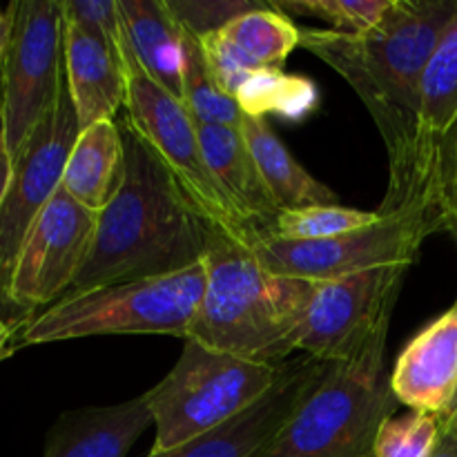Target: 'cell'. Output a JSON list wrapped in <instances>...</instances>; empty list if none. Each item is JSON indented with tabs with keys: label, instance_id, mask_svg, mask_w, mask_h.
<instances>
[{
	"label": "cell",
	"instance_id": "obj_16",
	"mask_svg": "<svg viewBox=\"0 0 457 457\" xmlns=\"http://www.w3.org/2000/svg\"><path fill=\"white\" fill-rule=\"evenodd\" d=\"M150 424L145 393L114 406L67 411L49 428L43 457H128Z\"/></svg>",
	"mask_w": 457,
	"mask_h": 457
},
{
	"label": "cell",
	"instance_id": "obj_21",
	"mask_svg": "<svg viewBox=\"0 0 457 457\" xmlns=\"http://www.w3.org/2000/svg\"><path fill=\"white\" fill-rule=\"evenodd\" d=\"M230 96L245 116L266 119L268 114H275L293 123L308 119L320 105V92L311 79L268 67L245 71Z\"/></svg>",
	"mask_w": 457,
	"mask_h": 457
},
{
	"label": "cell",
	"instance_id": "obj_31",
	"mask_svg": "<svg viewBox=\"0 0 457 457\" xmlns=\"http://www.w3.org/2000/svg\"><path fill=\"white\" fill-rule=\"evenodd\" d=\"M13 156L9 152L7 141H4V129H3V119H0V205H3L4 196H7L9 186H12V179H13Z\"/></svg>",
	"mask_w": 457,
	"mask_h": 457
},
{
	"label": "cell",
	"instance_id": "obj_28",
	"mask_svg": "<svg viewBox=\"0 0 457 457\" xmlns=\"http://www.w3.org/2000/svg\"><path fill=\"white\" fill-rule=\"evenodd\" d=\"M170 9L174 16L179 18L187 31L195 36L212 34V31L223 29L230 21L237 16L253 9L262 7L266 3H257V0H212V3H183V0H168Z\"/></svg>",
	"mask_w": 457,
	"mask_h": 457
},
{
	"label": "cell",
	"instance_id": "obj_19",
	"mask_svg": "<svg viewBox=\"0 0 457 457\" xmlns=\"http://www.w3.org/2000/svg\"><path fill=\"white\" fill-rule=\"evenodd\" d=\"M125 179V147L114 120L80 129L67 156L61 186L92 212H103Z\"/></svg>",
	"mask_w": 457,
	"mask_h": 457
},
{
	"label": "cell",
	"instance_id": "obj_15",
	"mask_svg": "<svg viewBox=\"0 0 457 457\" xmlns=\"http://www.w3.org/2000/svg\"><path fill=\"white\" fill-rule=\"evenodd\" d=\"M62 54L67 89L74 103L79 128L85 129L103 120H114L119 107L125 105L128 92V76L119 45L65 18Z\"/></svg>",
	"mask_w": 457,
	"mask_h": 457
},
{
	"label": "cell",
	"instance_id": "obj_2",
	"mask_svg": "<svg viewBox=\"0 0 457 457\" xmlns=\"http://www.w3.org/2000/svg\"><path fill=\"white\" fill-rule=\"evenodd\" d=\"M120 137L123 186L98 212L87 262L67 295L172 275L201 263L208 253L212 230L165 165L128 123L120 128Z\"/></svg>",
	"mask_w": 457,
	"mask_h": 457
},
{
	"label": "cell",
	"instance_id": "obj_36",
	"mask_svg": "<svg viewBox=\"0 0 457 457\" xmlns=\"http://www.w3.org/2000/svg\"><path fill=\"white\" fill-rule=\"evenodd\" d=\"M147 457H179V453H177V451H170V453H152V451H150Z\"/></svg>",
	"mask_w": 457,
	"mask_h": 457
},
{
	"label": "cell",
	"instance_id": "obj_12",
	"mask_svg": "<svg viewBox=\"0 0 457 457\" xmlns=\"http://www.w3.org/2000/svg\"><path fill=\"white\" fill-rule=\"evenodd\" d=\"M98 214L58 187L31 226L9 284V306L22 324L54 306L87 262Z\"/></svg>",
	"mask_w": 457,
	"mask_h": 457
},
{
	"label": "cell",
	"instance_id": "obj_17",
	"mask_svg": "<svg viewBox=\"0 0 457 457\" xmlns=\"http://www.w3.org/2000/svg\"><path fill=\"white\" fill-rule=\"evenodd\" d=\"M201 150L210 172L244 221L257 235H266L281 210L272 201L241 128L226 125H196Z\"/></svg>",
	"mask_w": 457,
	"mask_h": 457
},
{
	"label": "cell",
	"instance_id": "obj_8",
	"mask_svg": "<svg viewBox=\"0 0 457 457\" xmlns=\"http://www.w3.org/2000/svg\"><path fill=\"white\" fill-rule=\"evenodd\" d=\"M449 232L445 212L428 205L382 214L378 223L320 241H290L254 235L250 250L268 270L308 281H333L382 266H413L422 244Z\"/></svg>",
	"mask_w": 457,
	"mask_h": 457
},
{
	"label": "cell",
	"instance_id": "obj_5",
	"mask_svg": "<svg viewBox=\"0 0 457 457\" xmlns=\"http://www.w3.org/2000/svg\"><path fill=\"white\" fill-rule=\"evenodd\" d=\"M386 337L330 366L266 457H369L379 427L397 406L384 361Z\"/></svg>",
	"mask_w": 457,
	"mask_h": 457
},
{
	"label": "cell",
	"instance_id": "obj_27",
	"mask_svg": "<svg viewBox=\"0 0 457 457\" xmlns=\"http://www.w3.org/2000/svg\"><path fill=\"white\" fill-rule=\"evenodd\" d=\"M440 436V418L411 411L400 418H388L379 427L369 457H431Z\"/></svg>",
	"mask_w": 457,
	"mask_h": 457
},
{
	"label": "cell",
	"instance_id": "obj_14",
	"mask_svg": "<svg viewBox=\"0 0 457 457\" xmlns=\"http://www.w3.org/2000/svg\"><path fill=\"white\" fill-rule=\"evenodd\" d=\"M391 391L411 411L446 418L457 395V303L406 344L391 370Z\"/></svg>",
	"mask_w": 457,
	"mask_h": 457
},
{
	"label": "cell",
	"instance_id": "obj_24",
	"mask_svg": "<svg viewBox=\"0 0 457 457\" xmlns=\"http://www.w3.org/2000/svg\"><path fill=\"white\" fill-rule=\"evenodd\" d=\"M183 103L196 125L241 128L244 112L217 83L205 61L199 36L186 29V70H183Z\"/></svg>",
	"mask_w": 457,
	"mask_h": 457
},
{
	"label": "cell",
	"instance_id": "obj_20",
	"mask_svg": "<svg viewBox=\"0 0 457 457\" xmlns=\"http://www.w3.org/2000/svg\"><path fill=\"white\" fill-rule=\"evenodd\" d=\"M241 134L277 208L303 210L339 204V196L328 186L317 181L302 163H297L266 119L244 114Z\"/></svg>",
	"mask_w": 457,
	"mask_h": 457
},
{
	"label": "cell",
	"instance_id": "obj_6",
	"mask_svg": "<svg viewBox=\"0 0 457 457\" xmlns=\"http://www.w3.org/2000/svg\"><path fill=\"white\" fill-rule=\"evenodd\" d=\"M281 369L186 339L172 370L145 393L156 427L152 453L177 451L226 424L262 397Z\"/></svg>",
	"mask_w": 457,
	"mask_h": 457
},
{
	"label": "cell",
	"instance_id": "obj_1",
	"mask_svg": "<svg viewBox=\"0 0 457 457\" xmlns=\"http://www.w3.org/2000/svg\"><path fill=\"white\" fill-rule=\"evenodd\" d=\"M457 0H395L378 27L360 34L302 27V45L333 67L366 105L388 156L379 214L428 205L449 219L442 147L422 125V80Z\"/></svg>",
	"mask_w": 457,
	"mask_h": 457
},
{
	"label": "cell",
	"instance_id": "obj_33",
	"mask_svg": "<svg viewBox=\"0 0 457 457\" xmlns=\"http://www.w3.org/2000/svg\"><path fill=\"white\" fill-rule=\"evenodd\" d=\"M12 22H13V4L9 3L7 7H0V70H3L9 34H12Z\"/></svg>",
	"mask_w": 457,
	"mask_h": 457
},
{
	"label": "cell",
	"instance_id": "obj_22",
	"mask_svg": "<svg viewBox=\"0 0 457 457\" xmlns=\"http://www.w3.org/2000/svg\"><path fill=\"white\" fill-rule=\"evenodd\" d=\"M219 36L235 49L237 56L250 67L281 70L302 40V27L286 13L277 12L272 3L245 12L228 22Z\"/></svg>",
	"mask_w": 457,
	"mask_h": 457
},
{
	"label": "cell",
	"instance_id": "obj_26",
	"mask_svg": "<svg viewBox=\"0 0 457 457\" xmlns=\"http://www.w3.org/2000/svg\"><path fill=\"white\" fill-rule=\"evenodd\" d=\"M395 0H277L272 7L286 16L321 18L335 31H369L391 12Z\"/></svg>",
	"mask_w": 457,
	"mask_h": 457
},
{
	"label": "cell",
	"instance_id": "obj_25",
	"mask_svg": "<svg viewBox=\"0 0 457 457\" xmlns=\"http://www.w3.org/2000/svg\"><path fill=\"white\" fill-rule=\"evenodd\" d=\"M379 219H382V214L378 210L369 212V210L344 208L342 204L317 205V208L303 210H281V214L263 237L290 241L333 239V237L373 226Z\"/></svg>",
	"mask_w": 457,
	"mask_h": 457
},
{
	"label": "cell",
	"instance_id": "obj_9",
	"mask_svg": "<svg viewBox=\"0 0 457 457\" xmlns=\"http://www.w3.org/2000/svg\"><path fill=\"white\" fill-rule=\"evenodd\" d=\"M13 22L0 70V119L13 161L65 83L62 0H13Z\"/></svg>",
	"mask_w": 457,
	"mask_h": 457
},
{
	"label": "cell",
	"instance_id": "obj_7",
	"mask_svg": "<svg viewBox=\"0 0 457 457\" xmlns=\"http://www.w3.org/2000/svg\"><path fill=\"white\" fill-rule=\"evenodd\" d=\"M123 58L128 92H125V123L138 134L141 141L165 165L170 177L177 181L192 208L199 212L217 235L230 237L237 244H253L257 232L244 221L235 205L228 201L217 179L210 172L201 150L199 129L187 112L183 98L174 96L159 80L152 79L138 62L128 38L119 45Z\"/></svg>",
	"mask_w": 457,
	"mask_h": 457
},
{
	"label": "cell",
	"instance_id": "obj_18",
	"mask_svg": "<svg viewBox=\"0 0 457 457\" xmlns=\"http://www.w3.org/2000/svg\"><path fill=\"white\" fill-rule=\"evenodd\" d=\"M125 38L147 74L181 98L186 27L168 0H119Z\"/></svg>",
	"mask_w": 457,
	"mask_h": 457
},
{
	"label": "cell",
	"instance_id": "obj_4",
	"mask_svg": "<svg viewBox=\"0 0 457 457\" xmlns=\"http://www.w3.org/2000/svg\"><path fill=\"white\" fill-rule=\"evenodd\" d=\"M205 290V263L181 272L67 295L31 317L16 348L101 335H174L187 339Z\"/></svg>",
	"mask_w": 457,
	"mask_h": 457
},
{
	"label": "cell",
	"instance_id": "obj_11",
	"mask_svg": "<svg viewBox=\"0 0 457 457\" xmlns=\"http://www.w3.org/2000/svg\"><path fill=\"white\" fill-rule=\"evenodd\" d=\"M409 266H382L320 281L308 308L297 351L342 364L388 335L391 315Z\"/></svg>",
	"mask_w": 457,
	"mask_h": 457
},
{
	"label": "cell",
	"instance_id": "obj_34",
	"mask_svg": "<svg viewBox=\"0 0 457 457\" xmlns=\"http://www.w3.org/2000/svg\"><path fill=\"white\" fill-rule=\"evenodd\" d=\"M431 457H457V437L442 431L440 442L436 446V453Z\"/></svg>",
	"mask_w": 457,
	"mask_h": 457
},
{
	"label": "cell",
	"instance_id": "obj_23",
	"mask_svg": "<svg viewBox=\"0 0 457 457\" xmlns=\"http://www.w3.org/2000/svg\"><path fill=\"white\" fill-rule=\"evenodd\" d=\"M422 125L442 147L457 128V12L442 34L422 80Z\"/></svg>",
	"mask_w": 457,
	"mask_h": 457
},
{
	"label": "cell",
	"instance_id": "obj_3",
	"mask_svg": "<svg viewBox=\"0 0 457 457\" xmlns=\"http://www.w3.org/2000/svg\"><path fill=\"white\" fill-rule=\"evenodd\" d=\"M205 290L187 339L250 361L284 364L297 351L317 281L268 270L230 237L210 235Z\"/></svg>",
	"mask_w": 457,
	"mask_h": 457
},
{
	"label": "cell",
	"instance_id": "obj_13",
	"mask_svg": "<svg viewBox=\"0 0 457 457\" xmlns=\"http://www.w3.org/2000/svg\"><path fill=\"white\" fill-rule=\"evenodd\" d=\"M330 366L312 357L286 360L277 382L262 397L219 428L177 449L179 457H266Z\"/></svg>",
	"mask_w": 457,
	"mask_h": 457
},
{
	"label": "cell",
	"instance_id": "obj_10",
	"mask_svg": "<svg viewBox=\"0 0 457 457\" xmlns=\"http://www.w3.org/2000/svg\"><path fill=\"white\" fill-rule=\"evenodd\" d=\"M79 132V119L65 80L52 110L13 161L12 186L0 205V315L7 320L18 321L9 306V284L16 259L34 221L61 187L62 170Z\"/></svg>",
	"mask_w": 457,
	"mask_h": 457
},
{
	"label": "cell",
	"instance_id": "obj_30",
	"mask_svg": "<svg viewBox=\"0 0 457 457\" xmlns=\"http://www.w3.org/2000/svg\"><path fill=\"white\" fill-rule=\"evenodd\" d=\"M442 154L446 163V186H449L451 235L457 239V128L442 138Z\"/></svg>",
	"mask_w": 457,
	"mask_h": 457
},
{
	"label": "cell",
	"instance_id": "obj_35",
	"mask_svg": "<svg viewBox=\"0 0 457 457\" xmlns=\"http://www.w3.org/2000/svg\"><path fill=\"white\" fill-rule=\"evenodd\" d=\"M442 431L457 437V395L453 400V406H451V411L446 413V418L442 420Z\"/></svg>",
	"mask_w": 457,
	"mask_h": 457
},
{
	"label": "cell",
	"instance_id": "obj_29",
	"mask_svg": "<svg viewBox=\"0 0 457 457\" xmlns=\"http://www.w3.org/2000/svg\"><path fill=\"white\" fill-rule=\"evenodd\" d=\"M62 13L76 25L110 38L114 45L123 40L119 0H62Z\"/></svg>",
	"mask_w": 457,
	"mask_h": 457
},
{
	"label": "cell",
	"instance_id": "obj_32",
	"mask_svg": "<svg viewBox=\"0 0 457 457\" xmlns=\"http://www.w3.org/2000/svg\"><path fill=\"white\" fill-rule=\"evenodd\" d=\"M21 321L7 320V317L0 315V361L16 351V337L21 333Z\"/></svg>",
	"mask_w": 457,
	"mask_h": 457
}]
</instances>
